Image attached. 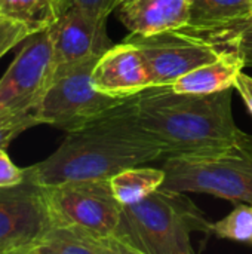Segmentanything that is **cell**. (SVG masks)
I'll return each instance as SVG.
<instances>
[{
    "mask_svg": "<svg viewBox=\"0 0 252 254\" xmlns=\"http://www.w3.org/2000/svg\"><path fill=\"white\" fill-rule=\"evenodd\" d=\"M135 97L68 131L49 158L24 168L25 182L49 188L74 182L110 180L123 170L165 158L162 146L138 121Z\"/></svg>",
    "mask_w": 252,
    "mask_h": 254,
    "instance_id": "obj_1",
    "label": "cell"
},
{
    "mask_svg": "<svg viewBox=\"0 0 252 254\" xmlns=\"http://www.w3.org/2000/svg\"><path fill=\"white\" fill-rule=\"evenodd\" d=\"M232 89L196 95L171 86L150 88L135 97L137 116L165 158L221 152L244 135L233 119Z\"/></svg>",
    "mask_w": 252,
    "mask_h": 254,
    "instance_id": "obj_2",
    "label": "cell"
},
{
    "mask_svg": "<svg viewBox=\"0 0 252 254\" xmlns=\"http://www.w3.org/2000/svg\"><path fill=\"white\" fill-rule=\"evenodd\" d=\"M211 222L184 193L156 190L146 199L122 205L116 237L147 254H196L192 232L209 234Z\"/></svg>",
    "mask_w": 252,
    "mask_h": 254,
    "instance_id": "obj_3",
    "label": "cell"
},
{
    "mask_svg": "<svg viewBox=\"0 0 252 254\" xmlns=\"http://www.w3.org/2000/svg\"><path fill=\"white\" fill-rule=\"evenodd\" d=\"M160 190L208 193L233 204L252 205V135L245 134L232 147L195 156L165 158Z\"/></svg>",
    "mask_w": 252,
    "mask_h": 254,
    "instance_id": "obj_4",
    "label": "cell"
},
{
    "mask_svg": "<svg viewBox=\"0 0 252 254\" xmlns=\"http://www.w3.org/2000/svg\"><path fill=\"white\" fill-rule=\"evenodd\" d=\"M52 225L94 240L116 237L122 222V205L108 180L64 183L42 188Z\"/></svg>",
    "mask_w": 252,
    "mask_h": 254,
    "instance_id": "obj_5",
    "label": "cell"
},
{
    "mask_svg": "<svg viewBox=\"0 0 252 254\" xmlns=\"http://www.w3.org/2000/svg\"><path fill=\"white\" fill-rule=\"evenodd\" d=\"M98 60L92 58L55 68L48 91L34 109L40 124L68 132L123 101L95 89L92 71Z\"/></svg>",
    "mask_w": 252,
    "mask_h": 254,
    "instance_id": "obj_6",
    "label": "cell"
},
{
    "mask_svg": "<svg viewBox=\"0 0 252 254\" xmlns=\"http://www.w3.org/2000/svg\"><path fill=\"white\" fill-rule=\"evenodd\" d=\"M49 30L31 34L0 77V113L34 112L55 74Z\"/></svg>",
    "mask_w": 252,
    "mask_h": 254,
    "instance_id": "obj_7",
    "label": "cell"
},
{
    "mask_svg": "<svg viewBox=\"0 0 252 254\" xmlns=\"http://www.w3.org/2000/svg\"><path fill=\"white\" fill-rule=\"evenodd\" d=\"M149 63L153 88L171 86L192 70L218 60L224 52L214 45L183 30L166 31L149 37L128 36Z\"/></svg>",
    "mask_w": 252,
    "mask_h": 254,
    "instance_id": "obj_8",
    "label": "cell"
},
{
    "mask_svg": "<svg viewBox=\"0 0 252 254\" xmlns=\"http://www.w3.org/2000/svg\"><path fill=\"white\" fill-rule=\"evenodd\" d=\"M52 226L40 186L24 182L0 189V254L33 249Z\"/></svg>",
    "mask_w": 252,
    "mask_h": 254,
    "instance_id": "obj_9",
    "label": "cell"
},
{
    "mask_svg": "<svg viewBox=\"0 0 252 254\" xmlns=\"http://www.w3.org/2000/svg\"><path fill=\"white\" fill-rule=\"evenodd\" d=\"M107 18L97 16L74 4L61 10L48 28L53 45L55 65H71L101 58L114 43L107 34Z\"/></svg>",
    "mask_w": 252,
    "mask_h": 254,
    "instance_id": "obj_10",
    "label": "cell"
},
{
    "mask_svg": "<svg viewBox=\"0 0 252 254\" xmlns=\"http://www.w3.org/2000/svg\"><path fill=\"white\" fill-rule=\"evenodd\" d=\"M97 91L126 100L153 88V77L143 52L131 42L113 45L92 71Z\"/></svg>",
    "mask_w": 252,
    "mask_h": 254,
    "instance_id": "obj_11",
    "label": "cell"
},
{
    "mask_svg": "<svg viewBox=\"0 0 252 254\" xmlns=\"http://www.w3.org/2000/svg\"><path fill=\"white\" fill-rule=\"evenodd\" d=\"M192 0H123L117 19L131 36L149 37L177 31L189 24Z\"/></svg>",
    "mask_w": 252,
    "mask_h": 254,
    "instance_id": "obj_12",
    "label": "cell"
},
{
    "mask_svg": "<svg viewBox=\"0 0 252 254\" xmlns=\"http://www.w3.org/2000/svg\"><path fill=\"white\" fill-rule=\"evenodd\" d=\"M245 67L244 61L236 52H224L218 60L201 65L190 73L180 77L171 88L181 94L206 95L235 88L238 76Z\"/></svg>",
    "mask_w": 252,
    "mask_h": 254,
    "instance_id": "obj_13",
    "label": "cell"
},
{
    "mask_svg": "<svg viewBox=\"0 0 252 254\" xmlns=\"http://www.w3.org/2000/svg\"><path fill=\"white\" fill-rule=\"evenodd\" d=\"M251 13L252 0H192L189 24L184 28L209 31L241 22Z\"/></svg>",
    "mask_w": 252,
    "mask_h": 254,
    "instance_id": "obj_14",
    "label": "cell"
},
{
    "mask_svg": "<svg viewBox=\"0 0 252 254\" xmlns=\"http://www.w3.org/2000/svg\"><path fill=\"white\" fill-rule=\"evenodd\" d=\"M108 182L111 192L120 205H132L162 188L165 171L162 168L134 167L117 173Z\"/></svg>",
    "mask_w": 252,
    "mask_h": 254,
    "instance_id": "obj_15",
    "label": "cell"
},
{
    "mask_svg": "<svg viewBox=\"0 0 252 254\" xmlns=\"http://www.w3.org/2000/svg\"><path fill=\"white\" fill-rule=\"evenodd\" d=\"M0 13L24 24L36 34L56 22L61 7L55 0H0Z\"/></svg>",
    "mask_w": 252,
    "mask_h": 254,
    "instance_id": "obj_16",
    "label": "cell"
},
{
    "mask_svg": "<svg viewBox=\"0 0 252 254\" xmlns=\"http://www.w3.org/2000/svg\"><path fill=\"white\" fill-rule=\"evenodd\" d=\"M181 30L214 45L221 52H236L244 61L245 67H252V21L209 31H192L186 28Z\"/></svg>",
    "mask_w": 252,
    "mask_h": 254,
    "instance_id": "obj_17",
    "label": "cell"
},
{
    "mask_svg": "<svg viewBox=\"0 0 252 254\" xmlns=\"http://www.w3.org/2000/svg\"><path fill=\"white\" fill-rule=\"evenodd\" d=\"M33 249L37 254H100L92 238L58 226H52Z\"/></svg>",
    "mask_w": 252,
    "mask_h": 254,
    "instance_id": "obj_18",
    "label": "cell"
},
{
    "mask_svg": "<svg viewBox=\"0 0 252 254\" xmlns=\"http://www.w3.org/2000/svg\"><path fill=\"white\" fill-rule=\"evenodd\" d=\"M209 234L224 240L252 244V205L238 204L229 216L211 223Z\"/></svg>",
    "mask_w": 252,
    "mask_h": 254,
    "instance_id": "obj_19",
    "label": "cell"
},
{
    "mask_svg": "<svg viewBox=\"0 0 252 254\" xmlns=\"http://www.w3.org/2000/svg\"><path fill=\"white\" fill-rule=\"evenodd\" d=\"M42 125L34 112L19 113H0V147L6 149L12 140L28 128Z\"/></svg>",
    "mask_w": 252,
    "mask_h": 254,
    "instance_id": "obj_20",
    "label": "cell"
},
{
    "mask_svg": "<svg viewBox=\"0 0 252 254\" xmlns=\"http://www.w3.org/2000/svg\"><path fill=\"white\" fill-rule=\"evenodd\" d=\"M30 36L31 33L24 24L0 13V58Z\"/></svg>",
    "mask_w": 252,
    "mask_h": 254,
    "instance_id": "obj_21",
    "label": "cell"
},
{
    "mask_svg": "<svg viewBox=\"0 0 252 254\" xmlns=\"http://www.w3.org/2000/svg\"><path fill=\"white\" fill-rule=\"evenodd\" d=\"M25 182L24 168H18L4 149L0 147V189L13 188Z\"/></svg>",
    "mask_w": 252,
    "mask_h": 254,
    "instance_id": "obj_22",
    "label": "cell"
},
{
    "mask_svg": "<svg viewBox=\"0 0 252 254\" xmlns=\"http://www.w3.org/2000/svg\"><path fill=\"white\" fill-rule=\"evenodd\" d=\"M123 0H70V4L82 7L97 16L107 18L113 10L119 7Z\"/></svg>",
    "mask_w": 252,
    "mask_h": 254,
    "instance_id": "obj_23",
    "label": "cell"
},
{
    "mask_svg": "<svg viewBox=\"0 0 252 254\" xmlns=\"http://www.w3.org/2000/svg\"><path fill=\"white\" fill-rule=\"evenodd\" d=\"M94 240V238H92ZM100 254H147L122 243L117 238H105V240H94Z\"/></svg>",
    "mask_w": 252,
    "mask_h": 254,
    "instance_id": "obj_24",
    "label": "cell"
},
{
    "mask_svg": "<svg viewBox=\"0 0 252 254\" xmlns=\"http://www.w3.org/2000/svg\"><path fill=\"white\" fill-rule=\"evenodd\" d=\"M235 89L239 92L241 98L244 100L245 106L248 107L250 113L252 115V77L245 74L244 71L238 76L235 82Z\"/></svg>",
    "mask_w": 252,
    "mask_h": 254,
    "instance_id": "obj_25",
    "label": "cell"
},
{
    "mask_svg": "<svg viewBox=\"0 0 252 254\" xmlns=\"http://www.w3.org/2000/svg\"><path fill=\"white\" fill-rule=\"evenodd\" d=\"M58 4H59V7H61V10L62 9H65L67 6H70V0H55Z\"/></svg>",
    "mask_w": 252,
    "mask_h": 254,
    "instance_id": "obj_26",
    "label": "cell"
},
{
    "mask_svg": "<svg viewBox=\"0 0 252 254\" xmlns=\"http://www.w3.org/2000/svg\"><path fill=\"white\" fill-rule=\"evenodd\" d=\"M9 254H37L34 252V249H27V250H19V252H13Z\"/></svg>",
    "mask_w": 252,
    "mask_h": 254,
    "instance_id": "obj_27",
    "label": "cell"
},
{
    "mask_svg": "<svg viewBox=\"0 0 252 254\" xmlns=\"http://www.w3.org/2000/svg\"><path fill=\"white\" fill-rule=\"evenodd\" d=\"M250 21H252V13L250 15V16H247L245 19H242L241 22H236V24H233V25H239V24H245V22H250ZM229 27H232V25H229ZM223 28V27H221Z\"/></svg>",
    "mask_w": 252,
    "mask_h": 254,
    "instance_id": "obj_28",
    "label": "cell"
}]
</instances>
